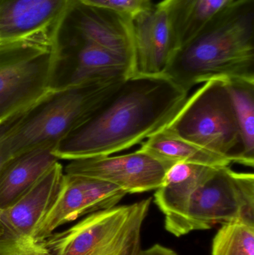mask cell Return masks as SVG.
Listing matches in <instances>:
<instances>
[{"mask_svg":"<svg viewBox=\"0 0 254 255\" xmlns=\"http://www.w3.org/2000/svg\"><path fill=\"white\" fill-rule=\"evenodd\" d=\"M127 194L123 189L107 181L65 174L59 193L32 238L43 242L64 225L116 206Z\"/></svg>","mask_w":254,"mask_h":255,"instance_id":"cell-8","label":"cell"},{"mask_svg":"<svg viewBox=\"0 0 254 255\" xmlns=\"http://www.w3.org/2000/svg\"><path fill=\"white\" fill-rule=\"evenodd\" d=\"M48 146L31 151L7 165L0 173V209L10 206L59 161Z\"/></svg>","mask_w":254,"mask_h":255,"instance_id":"cell-16","label":"cell"},{"mask_svg":"<svg viewBox=\"0 0 254 255\" xmlns=\"http://www.w3.org/2000/svg\"><path fill=\"white\" fill-rule=\"evenodd\" d=\"M138 255H178L177 253L161 244H155L147 250H141Z\"/></svg>","mask_w":254,"mask_h":255,"instance_id":"cell-22","label":"cell"},{"mask_svg":"<svg viewBox=\"0 0 254 255\" xmlns=\"http://www.w3.org/2000/svg\"><path fill=\"white\" fill-rule=\"evenodd\" d=\"M164 76L188 93L213 79L254 81V0H234L207 21Z\"/></svg>","mask_w":254,"mask_h":255,"instance_id":"cell-2","label":"cell"},{"mask_svg":"<svg viewBox=\"0 0 254 255\" xmlns=\"http://www.w3.org/2000/svg\"><path fill=\"white\" fill-rule=\"evenodd\" d=\"M212 255H254V225L224 223L213 238Z\"/></svg>","mask_w":254,"mask_h":255,"instance_id":"cell-20","label":"cell"},{"mask_svg":"<svg viewBox=\"0 0 254 255\" xmlns=\"http://www.w3.org/2000/svg\"><path fill=\"white\" fill-rule=\"evenodd\" d=\"M188 94L165 76L127 77L54 154L58 160L72 161L131 148L167 127Z\"/></svg>","mask_w":254,"mask_h":255,"instance_id":"cell-1","label":"cell"},{"mask_svg":"<svg viewBox=\"0 0 254 255\" xmlns=\"http://www.w3.org/2000/svg\"><path fill=\"white\" fill-rule=\"evenodd\" d=\"M121 81L70 88L34 110L13 115L0 126V173L38 148L58 146L81 128Z\"/></svg>","mask_w":254,"mask_h":255,"instance_id":"cell-3","label":"cell"},{"mask_svg":"<svg viewBox=\"0 0 254 255\" xmlns=\"http://www.w3.org/2000/svg\"><path fill=\"white\" fill-rule=\"evenodd\" d=\"M7 118H6V119H5V118H1V119H0V126H1V124H2L4 122V121H7Z\"/></svg>","mask_w":254,"mask_h":255,"instance_id":"cell-24","label":"cell"},{"mask_svg":"<svg viewBox=\"0 0 254 255\" xmlns=\"http://www.w3.org/2000/svg\"><path fill=\"white\" fill-rule=\"evenodd\" d=\"M62 165L57 162L17 200L0 209V218L18 238H32L59 193L64 181Z\"/></svg>","mask_w":254,"mask_h":255,"instance_id":"cell-15","label":"cell"},{"mask_svg":"<svg viewBox=\"0 0 254 255\" xmlns=\"http://www.w3.org/2000/svg\"><path fill=\"white\" fill-rule=\"evenodd\" d=\"M46 255H51L49 254V253H48L47 254H46Z\"/></svg>","mask_w":254,"mask_h":255,"instance_id":"cell-25","label":"cell"},{"mask_svg":"<svg viewBox=\"0 0 254 255\" xmlns=\"http://www.w3.org/2000/svg\"><path fill=\"white\" fill-rule=\"evenodd\" d=\"M174 164L164 161L141 149L119 156H100L72 160L67 175H81L112 183L128 193L157 190Z\"/></svg>","mask_w":254,"mask_h":255,"instance_id":"cell-9","label":"cell"},{"mask_svg":"<svg viewBox=\"0 0 254 255\" xmlns=\"http://www.w3.org/2000/svg\"><path fill=\"white\" fill-rule=\"evenodd\" d=\"M163 129L231 163H240V127L232 96L224 79L204 82Z\"/></svg>","mask_w":254,"mask_h":255,"instance_id":"cell-5","label":"cell"},{"mask_svg":"<svg viewBox=\"0 0 254 255\" xmlns=\"http://www.w3.org/2000/svg\"><path fill=\"white\" fill-rule=\"evenodd\" d=\"M234 0H163L157 6L167 13L180 46Z\"/></svg>","mask_w":254,"mask_h":255,"instance_id":"cell-17","label":"cell"},{"mask_svg":"<svg viewBox=\"0 0 254 255\" xmlns=\"http://www.w3.org/2000/svg\"><path fill=\"white\" fill-rule=\"evenodd\" d=\"M232 96L242 141L240 164L254 165V81L225 80Z\"/></svg>","mask_w":254,"mask_h":255,"instance_id":"cell-19","label":"cell"},{"mask_svg":"<svg viewBox=\"0 0 254 255\" xmlns=\"http://www.w3.org/2000/svg\"><path fill=\"white\" fill-rule=\"evenodd\" d=\"M218 166L176 163L169 168L155 202L165 215V228L175 237L183 236V226L189 201L198 187Z\"/></svg>","mask_w":254,"mask_h":255,"instance_id":"cell-14","label":"cell"},{"mask_svg":"<svg viewBox=\"0 0 254 255\" xmlns=\"http://www.w3.org/2000/svg\"><path fill=\"white\" fill-rule=\"evenodd\" d=\"M132 31L134 58L130 76H164L180 48L167 13L152 5L132 19Z\"/></svg>","mask_w":254,"mask_h":255,"instance_id":"cell-11","label":"cell"},{"mask_svg":"<svg viewBox=\"0 0 254 255\" xmlns=\"http://www.w3.org/2000/svg\"><path fill=\"white\" fill-rule=\"evenodd\" d=\"M58 26L116 55L134 58L132 19L117 12L71 0Z\"/></svg>","mask_w":254,"mask_h":255,"instance_id":"cell-10","label":"cell"},{"mask_svg":"<svg viewBox=\"0 0 254 255\" xmlns=\"http://www.w3.org/2000/svg\"><path fill=\"white\" fill-rule=\"evenodd\" d=\"M15 238H18V237L15 236L12 233L11 231L7 228V226L4 224V222L0 218V241Z\"/></svg>","mask_w":254,"mask_h":255,"instance_id":"cell-23","label":"cell"},{"mask_svg":"<svg viewBox=\"0 0 254 255\" xmlns=\"http://www.w3.org/2000/svg\"><path fill=\"white\" fill-rule=\"evenodd\" d=\"M152 198L88 214L42 242L51 255H138Z\"/></svg>","mask_w":254,"mask_h":255,"instance_id":"cell-4","label":"cell"},{"mask_svg":"<svg viewBox=\"0 0 254 255\" xmlns=\"http://www.w3.org/2000/svg\"><path fill=\"white\" fill-rule=\"evenodd\" d=\"M234 221L254 225V175L218 166L191 197L183 236Z\"/></svg>","mask_w":254,"mask_h":255,"instance_id":"cell-7","label":"cell"},{"mask_svg":"<svg viewBox=\"0 0 254 255\" xmlns=\"http://www.w3.org/2000/svg\"><path fill=\"white\" fill-rule=\"evenodd\" d=\"M140 149L171 163H190L211 166H229L228 159L171 134L164 129L147 138Z\"/></svg>","mask_w":254,"mask_h":255,"instance_id":"cell-18","label":"cell"},{"mask_svg":"<svg viewBox=\"0 0 254 255\" xmlns=\"http://www.w3.org/2000/svg\"><path fill=\"white\" fill-rule=\"evenodd\" d=\"M58 70L53 38L0 43V119L64 91L52 84Z\"/></svg>","mask_w":254,"mask_h":255,"instance_id":"cell-6","label":"cell"},{"mask_svg":"<svg viewBox=\"0 0 254 255\" xmlns=\"http://www.w3.org/2000/svg\"><path fill=\"white\" fill-rule=\"evenodd\" d=\"M71 0H0V43L53 38Z\"/></svg>","mask_w":254,"mask_h":255,"instance_id":"cell-13","label":"cell"},{"mask_svg":"<svg viewBox=\"0 0 254 255\" xmlns=\"http://www.w3.org/2000/svg\"><path fill=\"white\" fill-rule=\"evenodd\" d=\"M82 2L95 7H102L117 12L131 19L150 8L151 0H81Z\"/></svg>","mask_w":254,"mask_h":255,"instance_id":"cell-21","label":"cell"},{"mask_svg":"<svg viewBox=\"0 0 254 255\" xmlns=\"http://www.w3.org/2000/svg\"><path fill=\"white\" fill-rule=\"evenodd\" d=\"M53 44L58 52L73 61L68 83L72 88L126 79L131 75L129 60L61 27L55 28Z\"/></svg>","mask_w":254,"mask_h":255,"instance_id":"cell-12","label":"cell"}]
</instances>
